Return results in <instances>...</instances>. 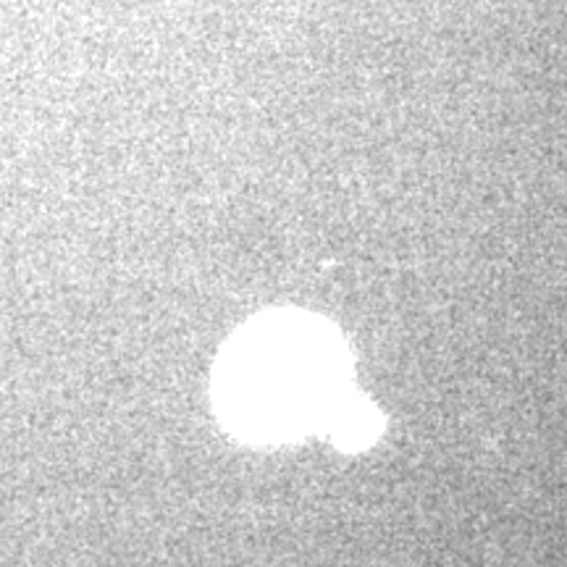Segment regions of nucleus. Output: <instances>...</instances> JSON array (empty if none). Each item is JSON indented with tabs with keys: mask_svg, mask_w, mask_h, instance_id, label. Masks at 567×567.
Wrapping results in <instances>:
<instances>
[{
	"mask_svg": "<svg viewBox=\"0 0 567 567\" xmlns=\"http://www.w3.org/2000/svg\"><path fill=\"white\" fill-rule=\"evenodd\" d=\"M342 344L321 323L274 318L252 323L221 360L218 405L247 436L295 434L334 413L342 396Z\"/></svg>",
	"mask_w": 567,
	"mask_h": 567,
	"instance_id": "nucleus-1",
	"label": "nucleus"
}]
</instances>
